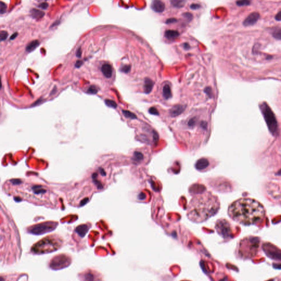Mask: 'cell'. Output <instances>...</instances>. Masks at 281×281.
I'll return each instance as SVG.
<instances>
[{
	"label": "cell",
	"mask_w": 281,
	"mask_h": 281,
	"mask_svg": "<svg viewBox=\"0 0 281 281\" xmlns=\"http://www.w3.org/2000/svg\"><path fill=\"white\" fill-rule=\"evenodd\" d=\"M149 111H150V113L151 114H153V115H158L159 114V112H158V110L157 109L154 107H151V108L149 110Z\"/></svg>",
	"instance_id": "31"
},
{
	"label": "cell",
	"mask_w": 281,
	"mask_h": 281,
	"mask_svg": "<svg viewBox=\"0 0 281 281\" xmlns=\"http://www.w3.org/2000/svg\"><path fill=\"white\" fill-rule=\"evenodd\" d=\"M185 109V106L182 105H176L172 108L170 113L172 117H176L180 115Z\"/></svg>",
	"instance_id": "10"
},
{
	"label": "cell",
	"mask_w": 281,
	"mask_h": 281,
	"mask_svg": "<svg viewBox=\"0 0 281 281\" xmlns=\"http://www.w3.org/2000/svg\"><path fill=\"white\" fill-rule=\"evenodd\" d=\"M165 37L169 40L175 39L178 37L180 33L176 30H168L165 33Z\"/></svg>",
	"instance_id": "13"
},
{
	"label": "cell",
	"mask_w": 281,
	"mask_h": 281,
	"mask_svg": "<svg viewBox=\"0 0 281 281\" xmlns=\"http://www.w3.org/2000/svg\"><path fill=\"white\" fill-rule=\"evenodd\" d=\"M163 94L166 99H168L172 97V90L169 85H165L164 86L163 89Z\"/></svg>",
	"instance_id": "18"
},
{
	"label": "cell",
	"mask_w": 281,
	"mask_h": 281,
	"mask_svg": "<svg viewBox=\"0 0 281 281\" xmlns=\"http://www.w3.org/2000/svg\"><path fill=\"white\" fill-rule=\"evenodd\" d=\"M53 92V95H54L55 93V92H56V88H55H55H54V89H53V91H52L51 92V93H52Z\"/></svg>",
	"instance_id": "42"
},
{
	"label": "cell",
	"mask_w": 281,
	"mask_h": 281,
	"mask_svg": "<svg viewBox=\"0 0 281 281\" xmlns=\"http://www.w3.org/2000/svg\"><path fill=\"white\" fill-rule=\"evenodd\" d=\"M172 5L175 7L180 8L183 7L185 5L186 1L182 0H172L171 1Z\"/></svg>",
	"instance_id": "20"
},
{
	"label": "cell",
	"mask_w": 281,
	"mask_h": 281,
	"mask_svg": "<svg viewBox=\"0 0 281 281\" xmlns=\"http://www.w3.org/2000/svg\"><path fill=\"white\" fill-rule=\"evenodd\" d=\"M84 278L85 281H93L94 280L93 276L90 273H87L85 274Z\"/></svg>",
	"instance_id": "28"
},
{
	"label": "cell",
	"mask_w": 281,
	"mask_h": 281,
	"mask_svg": "<svg viewBox=\"0 0 281 281\" xmlns=\"http://www.w3.org/2000/svg\"><path fill=\"white\" fill-rule=\"evenodd\" d=\"M274 281V280H270V281Z\"/></svg>",
	"instance_id": "43"
},
{
	"label": "cell",
	"mask_w": 281,
	"mask_h": 281,
	"mask_svg": "<svg viewBox=\"0 0 281 281\" xmlns=\"http://www.w3.org/2000/svg\"><path fill=\"white\" fill-rule=\"evenodd\" d=\"M30 14H31V16L34 19H40L45 15V13L43 12H42L41 10L35 9V8L32 9L30 11Z\"/></svg>",
	"instance_id": "14"
},
{
	"label": "cell",
	"mask_w": 281,
	"mask_h": 281,
	"mask_svg": "<svg viewBox=\"0 0 281 281\" xmlns=\"http://www.w3.org/2000/svg\"><path fill=\"white\" fill-rule=\"evenodd\" d=\"M39 45H40V43L38 40H34V41H31V42H30L27 45L25 49L28 52H31L37 48L39 46Z\"/></svg>",
	"instance_id": "17"
},
{
	"label": "cell",
	"mask_w": 281,
	"mask_h": 281,
	"mask_svg": "<svg viewBox=\"0 0 281 281\" xmlns=\"http://www.w3.org/2000/svg\"><path fill=\"white\" fill-rule=\"evenodd\" d=\"M222 227H221V232L223 236H228L230 234V228L229 226V225L227 222H222Z\"/></svg>",
	"instance_id": "19"
},
{
	"label": "cell",
	"mask_w": 281,
	"mask_h": 281,
	"mask_svg": "<svg viewBox=\"0 0 281 281\" xmlns=\"http://www.w3.org/2000/svg\"><path fill=\"white\" fill-rule=\"evenodd\" d=\"M105 103L108 107H109L113 108H116L117 107V104L115 101L110 99H105Z\"/></svg>",
	"instance_id": "21"
},
{
	"label": "cell",
	"mask_w": 281,
	"mask_h": 281,
	"mask_svg": "<svg viewBox=\"0 0 281 281\" xmlns=\"http://www.w3.org/2000/svg\"><path fill=\"white\" fill-rule=\"evenodd\" d=\"M183 16L184 17V18L187 19V20H188V21H191L192 19V18H193V15L191 13H185L183 14Z\"/></svg>",
	"instance_id": "30"
},
{
	"label": "cell",
	"mask_w": 281,
	"mask_h": 281,
	"mask_svg": "<svg viewBox=\"0 0 281 281\" xmlns=\"http://www.w3.org/2000/svg\"><path fill=\"white\" fill-rule=\"evenodd\" d=\"M275 19L277 21H281V11L275 15Z\"/></svg>",
	"instance_id": "36"
},
{
	"label": "cell",
	"mask_w": 281,
	"mask_h": 281,
	"mask_svg": "<svg viewBox=\"0 0 281 281\" xmlns=\"http://www.w3.org/2000/svg\"><path fill=\"white\" fill-rule=\"evenodd\" d=\"M260 18V14L258 12H253L249 14V15L244 20L243 24L245 27H249L253 25L258 21Z\"/></svg>",
	"instance_id": "7"
},
{
	"label": "cell",
	"mask_w": 281,
	"mask_h": 281,
	"mask_svg": "<svg viewBox=\"0 0 281 281\" xmlns=\"http://www.w3.org/2000/svg\"><path fill=\"white\" fill-rule=\"evenodd\" d=\"M59 244L55 240L46 238L37 243L33 248V251L35 253H46L55 251L58 248Z\"/></svg>",
	"instance_id": "4"
},
{
	"label": "cell",
	"mask_w": 281,
	"mask_h": 281,
	"mask_svg": "<svg viewBox=\"0 0 281 281\" xmlns=\"http://www.w3.org/2000/svg\"><path fill=\"white\" fill-rule=\"evenodd\" d=\"M57 224L52 222H46L36 225L30 229V232L34 234H41L54 230Z\"/></svg>",
	"instance_id": "6"
},
{
	"label": "cell",
	"mask_w": 281,
	"mask_h": 281,
	"mask_svg": "<svg viewBox=\"0 0 281 281\" xmlns=\"http://www.w3.org/2000/svg\"><path fill=\"white\" fill-rule=\"evenodd\" d=\"M250 1H248V0H242V1H238L236 2V4L237 6L242 7V6H248L250 4Z\"/></svg>",
	"instance_id": "22"
},
{
	"label": "cell",
	"mask_w": 281,
	"mask_h": 281,
	"mask_svg": "<svg viewBox=\"0 0 281 281\" xmlns=\"http://www.w3.org/2000/svg\"><path fill=\"white\" fill-rule=\"evenodd\" d=\"M151 7L152 9L155 12L161 13L164 11L165 5L162 1L156 0L152 2L151 4Z\"/></svg>",
	"instance_id": "9"
},
{
	"label": "cell",
	"mask_w": 281,
	"mask_h": 281,
	"mask_svg": "<svg viewBox=\"0 0 281 281\" xmlns=\"http://www.w3.org/2000/svg\"><path fill=\"white\" fill-rule=\"evenodd\" d=\"M38 7L42 8V9H46L48 7V4L47 2H42L38 5Z\"/></svg>",
	"instance_id": "32"
},
{
	"label": "cell",
	"mask_w": 281,
	"mask_h": 281,
	"mask_svg": "<svg viewBox=\"0 0 281 281\" xmlns=\"http://www.w3.org/2000/svg\"><path fill=\"white\" fill-rule=\"evenodd\" d=\"M8 37V33L6 31L2 30L0 33V40L1 41H5L6 40Z\"/></svg>",
	"instance_id": "26"
},
{
	"label": "cell",
	"mask_w": 281,
	"mask_h": 281,
	"mask_svg": "<svg viewBox=\"0 0 281 281\" xmlns=\"http://www.w3.org/2000/svg\"><path fill=\"white\" fill-rule=\"evenodd\" d=\"M204 92H206V94L209 96V97H212L213 96V93H212V89L211 87H206V89H204Z\"/></svg>",
	"instance_id": "29"
},
{
	"label": "cell",
	"mask_w": 281,
	"mask_h": 281,
	"mask_svg": "<svg viewBox=\"0 0 281 281\" xmlns=\"http://www.w3.org/2000/svg\"><path fill=\"white\" fill-rule=\"evenodd\" d=\"M81 54H82V51H81V47H79V48L77 49V51H76V55L77 57L78 58H80L81 56Z\"/></svg>",
	"instance_id": "35"
},
{
	"label": "cell",
	"mask_w": 281,
	"mask_h": 281,
	"mask_svg": "<svg viewBox=\"0 0 281 281\" xmlns=\"http://www.w3.org/2000/svg\"><path fill=\"white\" fill-rule=\"evenodd\" d=\"M131 67L130 65H123V66L121 68H120V71L121 72H123V73H129L130 71Z\"/></svg>",
	"instance_id": "27"
},
{
	"label": "cell",
	"mask_w": 281,
	"mask_h": 281,
	"mask_svg": "<svg viewBox=\"0 0 281 281\" xmlns=\"http://www.w3.org/2000/svg\"><path fill=\"white\" fill-rule=\"evenodd\" d=\"M83 64V62L81 61H77L75 64V67L77 68H80Z\"/></svg>",
	"instance_id": "37"
},
{
	"label": "cell",
	"mask_w": 281,
	"mask_h": 281,
	"mask_svg": "<svg viewBox=\"0 0 281 281\" xmlns=\"http://www.w3.org/2000/svg\"><path fill=\"white\" fill-rule=\"evenodd\" d=\"M154 86V82L149 78H146L144 80V93L146 94H149L152 91Z\"/></svg>",
	"instance_id": "12"
},
{
	"label": "cell",
	"mask_w": 281,
	"mask_h": 281,
	"mask_svg": "<svg viewBox=\"0 0 281 281\" xmlns=\"http://www.w3.org/2000/svg\"><path fill=\"white\" fill-rule=\"evenodd\" d=\"M176 21H177V19L175 18H170V19H168L166 20V24H172V23H175Z\"/></svg>",
	"instance_id": "34"
},
{
	"label": "cell",
	"mask_w": 281,
	"mask_h": 281,
	"mask_svg": "<svg viewBox=\"0 0 281 281\" xmlns=\"http://www.w3.org/2000/svg\"><path fill=\"white\" fill-rule=\"evenodd\" d=\"M190 7L192 9L194 10V9H197L199 8L200 7V5H199V4H197V3H193L191 5Z\"/></svg>",
	"instance_id": "33"
},
{
	"label": "cell",
	"mask_w": 281,
	"mask_h": 281,
	"mask_svg": "<svg viewBox=\"0 0 281 281\" xmlns=\"http://www.w3.org/2000/svg\"><path fill=\"white\" fill-rule=\"evenodd\" d=\"M89 231V227L87 225H80L76 229V232L81 237H83Z\"/></svg>",
	"instance_id": "15"
},
{
	"label": "cell",
	"mask_w": 281,
	"mask_h": 281,
	"mask_svg": "<svg viewBox=\"0 0 281 281\" xmlns=\"http://www.w3.org/2000/svg\"><path fill=\"white\" fill-rule=\"evenodd\" d=\"M97 92H98V89H97L96 86L94 85H91V86H89V89H87V92L88 93L93 94V95L96 94L97 93Z\"/></svg>",
	"instance_id": "25"
},
{
	"label": "cell",
	"mask_w": 281,
	"mask_h": 281,
	"mask_svg": "<svg viewBox=\"0 0 281 281\" xmlns=\"http://www.w3.org/2000/svg\"><path fill=\"white\" fill-rule=\"evenodd\" d=\"M123 114L124 115V116L126 117L131 118V119H135V118H136V115L133 113H131L130 111H128V110H123Z\"/></svg>",
	"instance_id": "23"
},
{
	"label": "cell",
	"mask_w": 281,
	"mask_h": 281,
	"mask_svg": "<svg viewBox=\"0 0 281 281\" xmlns=\"http://www.w3.org/2000/svg\"><path fill=\"white\" fill-rule=\"evenodd\" d=\"M17 35H18V33H14L12 35V36H11L10 39H11V40H14V39H15V37L17 36Z\"/></svg>",
	"instance_id": "39"
},
{
	"label": "cell",
	"mask_w": 281,
	"mask_h": 281,
	"mask_svg": "<svg viewBox=\"0 0 281 281\" xmlns=\"http://www.w3.org/2000/svg\"><path fill=\"white\" fill-rule=\"evenodd\" d=\"M66 263H69L68 259H67L65 256H58L56 259H54L51 263L52 268H63L66 265Z\"/></svg>",
	"instance_id": "8"
},
{
	"label": "cell",
	"mask_w": 281,
	"mask_h": 281,
	"mask_svg": "<svg viewBox=\"0 0 281 281\" xmlns=\"http://www.w3.org/2000/svg\"><path fill=\"white\" fill-rule=\"evenodd\" d=\"M42 102V99L40 98V99H39V100H37V101H36V102H35V103H34V104H33L32 105H34H34H37V104L40 103V102Z\"/></svg>",
	"instance_id": "41"
},
{
	"label": "cell",
	"mask_w": 281,
	"mask_h": 281,
	"mask_svg": "<svg viewBox=\"0 0 281 281\" xmlns=\"http://www.w3.org/2000/svg\"><path fill=\"white\" fill-rule=\"evenodd\" d=\"M271 33L274 39L281 40V28L279 27H274L271 30Z\"/></svg>",
	"instance_id": "16"
},
{
	"label": "cell",
	"mask_w": 281,
	"mask_h": 281,
	"mask_svg": "<svg viewBox=\"0 0 281 281\" xmlns=\"http://www.w3.org/2000/svg\"><path fill=\"white\" fill-rule=\"evenodd\" d=\"M266 255L274 260L281 261V250L270 243H265L262 246Z\"/></svg>",
	"instance_id": "5"
},
{
	"label": "cell",
	"mask_w": 281,
	"mask_h": 281,
	"mask_svg": "<svg viewBox=\"0 0 281 281\" xmlns=\"http://www.w3.org/2000/svg\"><path fill=\"white\" fill-rule=\"evenodd\" d=\"M102 72L103 75L107 78H110L113 74V70L111 66L108 63H104L101 68Z\"/></svg>",
	"instance_id": "11"
},
{
	"label": "cell",
	"mask_w": 281,
	"mask_h": 281,
	"mask_svg": "<svg viewBox=\"0 0 281 281\" xmlns=\"http://www.w3.org/2000/svg\"><path fill=\"white\" fill-rule=\"evenodd\" d=\"M259 108L267 123L269 130L272 134L276 135L278 131V126L273 111L265 102L261 103L259 105Z\"/></svg>",
	"instance_id": "3"
},
{
	"label": "cell",
	"mask_w": 281,
	"mask_h": 281,
	"mask_svg": "<svg viewBox=\"0 0 281 281\" xmlns=\"http://www.w3.org/2000/svg\"><path fill=\"white\" fill-rule=\"evenodd\" d=\"M7 6L6 3L3 2H0V13L1 14H5L7 11Z\"/></svg>",
	"instance_id": "24"
},
{
	"label": "cell",
	"mask_w": 281,
	"mask_h": 281,
	"mask_svg": "<svg viewBox=\"0 0 281 281\" xmlns=\"http://www.w3.org/2000/svg\"><path fill=\"white\" fill-rule=\"evenodd\" d=\"M219 208L218 198L212 193L206 191L191 199L187 208V215L193 222H202L214 215Z\"/></svg>",
	"instance_id": "2"
},
{
	"label": "cell",
	"mask_w": 281,
	"mask_h": 281,
	"mask_svg": "<svg viewBox=\"0 0 281 281\" xmlns=\"http://www.w3.org/2000/svg\"><path fill=\"white\" fill-rule=\"evenodd\" d=\"M184 48L186 49H188L189 48H190V45H189V44H188V43H184Z\"/></svg>",
	"instance_id": "40"
},
{
	"label": "cell",
	"mask_w": 281,
	"mask_h": 281,
	"mask_svg": "<svg viewBox=\"0 0 281 281\" xmlns=\"http://www.w3.org/2000/svg\"><path fill=\"white\" fill-rule=\"evenodd\" d=\"M228 211L233 220L247 225L259 222L265 215V210L262 205L250 198H242L234 202L229 206Z\"/></svg>",
	"instance_id": "1"
},
{
	"label": "cell",
	"mask_w": 281,
	"mask_h": 281,
	"mask_svg": "<svg viewBox=\"0 0 281 281\" xmlns=\"http://www.w3.org/2000/svg\"><path fill=\"white\" fill-rule=\"evenodd\" d=\"M274 268L277 269H281V264H275L273 265Z\"/></svg>",
	"instance_id": "38"
}]
</instances>
